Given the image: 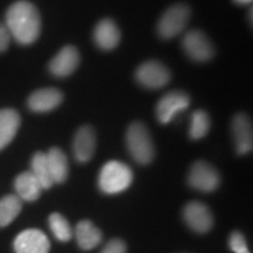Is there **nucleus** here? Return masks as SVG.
I'll list each match as a JSON object with an SVG mask.
<instances>
[{
    "mask_svg": "<svg viewBox=\"0 0 253 253\" xmlns=\"http://www.w3.org/2000/svg\"><path fill=\"white\" fill-rule=\"evenodd\" d=\"M5 26L20 45L36 42L41 32V17L37 6L27 0L13 2L6 11Z\"/></svg>",
    "mask_w": 253,
    "mask_h": 253,
    "instance_id": "f257e3e1",
    "label": "nucleus"
},
{
    "mask_svg": "<svg viewBox=\"0 0 253 253\" xmlns=\"http://www.w3.org/2000/svg\"><path fill=\"white\" fill-rule=\"evenodd\" d=\"M126 143L131 157L140 164H149L154 160L155 147L148 128L142 122H132L126 134Z\"/></svg>",
    "mask_w": 253,
    "mask_h": 253,
    "instance_id": "f03ea898",
    "label": "nucleus"
},
{
    "mask_svg": "<svg viewBox=\"0 0 253 253\" xmlns=\"http://www.w3.org/2000/svg\"><path fill=\"white\" fill-rule=\"evenodd\" d=\"M134 175L126 164L120 161H109L101 169L99 186L107 195H116L131 185Z\"/></svg>",
    "mask_w": 253,
    "mask_h": 253,
    "instance_id": "7ed1b4c3",
    "label": "nucleus"
},
{
    "mask_svg": "<svg viewBox=\"0 0 253 253\" xmlns=\"http://www.w3.org/2000/svg\"><path fill=\"white\" fill-rule=\"evenodd\" d=\"M190 17H191V9L188 5L176 4L170 6L158 21V36L167 40L179 36L185 30Z\"/></svg>",
    "mask_w": 253,
    "mask_h": 253,
    "instance_id": "20e7f679",
    "label": "nucleus"
},
{
    "mask_svg": "<svg viewBox=\"0 0 253 253\" xmlns=\"http://www.w3.org/2000/svg\"><path fill=\"white\" fill-rule=\"evenodd\" d=\"M136 80L148 89H160L169 84L171 74L162 62L156 60L145 61L136 69Z\"/></svg>",
    "mask_w": 253,
    "mask_h": 253,
    "instance_id": "39448f33",
    "label": "nucleus"
},
{
    "mask_svg": "<svg viewBox=\"0 0 253 253\" xmlns=\"http://www.w3.org/2000/svg\"><path fill=\"white\" fill-rule=\"evenodd\" d=\"M188 183L191 188L202 192H212L220 184L219 172L205 161H198L190 168Z\"/></svg>",
    "mask_w": 253,
    "mask_h": 253,
    "instance_id": "423d86ee",
    "label": "nucleus"
},
{
    "mask_svg": "<svg viewBox=\"0 0 253 253\" xmlns=\"http://www.w3.org/2000/svg\"><path fill=\"white\" fill-rule=\"evenodd\" d=\"M190 106L189 95L182 90H172L161 97L156 104V116L158 122L168 125Z\"/></svg>",
    "mask_w": 253,
    "mask_h": 253,
    "instance_id": "0eeeda50",
    "label": "nucleus"
},
{
    "mask_svg": "<svg viewBox=\"0 0 253 253\" xmlns=\"http://www.w3.org/2000/svg\"><path fill=\"white\" fill-rule=\"evenodd\" d=\"M182 47L185 54L196 62H207L214 54L212 42L205 33L198 30L189 31L183 37Z\"/></svg>",
    "mask_w": 253,
    "mask_h": 253,
    "instance_id": "6e6552de",
    "label": "nucleus"
},
{
    "mask_svg": "<svg viewBox=\"0 0 253 253\" xmlns=\"http://www.w3.org/2000/svg\"><path fill=\"white\" fill-rule=\"evenodd\" d=\"M13 248L15 253H48L50 243L42 231L28 229L15 237Z\"/></svg>",
    "mask_w": 253,
    "mask_h": 253,
    "instance_id": "1a4fd4ad",
    "label": "nucleus"
},
{
    "mask_svg": "<svg viewBox=\"0 0 253 253\" xmlns=\"http://www.w3.org/2000/svg\"><path fill=\"white\" fill-rule=\"evenodd\" d=\"M183 218L190 229L198 233H207L213 225V217L204 203L190 202L183 210Z\"/></svg>",
    "mask_w": 253,
    "mask_h": 253,
    "instance_id": "9d476101",
    "label": "nucleus"
},
{
    "mask_svg": "<svg viewBox=\"0 0 253 253\" xmlns=\"http://www.w3.org/2000/svg\"><path fill=\"white\" fill-rule=\"evenodd\" d=\"M233 142L238 155H246L251 153L253 148V130L252 122L246 114L238 113L232 119Z\"/></svg>",
    "mask_w": 253,
    "mask_h": 253,
    "instance_id": "9b49d317",
    "label": "nucleus"
},
{
    "mask_svg": "<svg viewBox=\"0 0 253 253\" xmlns=\"http://www.w3.org/2000/svg\"><path fill=\"white\" fill-rule=\"evenodd\" d=\"M80 63V54L77 47L65 46L49 62V72L54 77L66 78L73 74Z\"/></svg>",
    "mask_w": 253,
    "mask_h": 253,
    "instance_id": "f8f14e48",
    "label": "nucleus"
},
{
    "mask_svg": "<svg viewBox=\"0 0 253 253\" xmlns=\"http://www.w3.org/2000/svg\"><path fill=\"white\" fill-rule=\"evenodd\" d=\"M96 148V136L89 126H82L75 132L73 141V154L80 163H87L91 160Z\"/></svg>",
    "mask_w": 253,
    "mask_h": 253,
    "instance_id": "ddd939ff",
    "label": "nucleus"
},
{
    "mask_svg": "<svg viewBox=\"0 0 253 253\" xmlns=\"http://www.w3.org/2000/svg\"><path fill=\"white\" fill-rule=\"evenodd\" d=\"M63 95L56 88H42L31 94L28 97V108L34 113H48L58 108L62 103Z\"/></svg>",
    "mask_w": 253,
    "mask_h": 253,
    "instance_id": "4468645a",
    "label": "nucleus"
},
{
    "mask_svg": "<svg viewBox=\"0 0 253 253\" xmlns=\"http://www.w3.org/2000/svg\"><path fill=\"white\" fill-rule=\"evenodd\" d=\"M94 41L102 50H112L119 46L121 32L112 19H102L94 28Z\"/></svg>",
    "mask_w": 253,
    "mask_h": 253,
    "instance_id": "2eb2a0df",
    "label": "nucleus"
},
{
    "mask_svg": "<svg viewBox=\"0 0 253 253\" xmlns=\"http://www.w3.org/2000/svg\"><path fill=\"white\" fill-rule=\"evenodd\" d=\"M20 126V115L11 108L0 109V150L13 141Z\"/></svg>",
    "mask_w": 253,
    "mask_h": 253,
    "instance_id": "dca6fc26",
    "label": "nucleus"
},
{
    "mask_svg": "<svg viewBox=\"0 0 253 253\" xmlns=\"http://www.w3.org/2000/svg\"><path fill=\"white\" fill-rule=\"evenodd\" d=\"M75 238L79 248L89 251L96 248L102 240V232L90 220H81L75 227Z\"/></svg>",
    "mask_w": 253,
    "mask_h": 253,
    "instance_id": "f3484780",
    "label": "nucleus"
},
{
    "mask_svg": "<svg viewBox=\"0 0 253 253\" xmlns=\"http://www.w3.org/2000/svg\"><path fill=\"white\" fill-rule=\"evenodd\" d=\"M14 189L18 197L26 202L37 201L43 190L31 171H25L18 175L14 181Z\"/></svg>",
    "mask_w": 253,
    "mask_h": 253,
    "instance_id": "a211bd4d",
    "label": "nucleus"
},
{
    "mask_svg": "<svg viewBox=\"0 0 253 253\" xmlns=\"http://www.w3.org/2000/svg\"><path fill=\"white\" fill-rule=\"evenodd\" d=\"M47 163H48V168L50 171V176H52L53 182L63 183L67 179L69 173V167H68V160L65 153L59 148L53 147L48 150L46 154Z\"/></svg>",
    "mask_w": 253,
    "mask_h": 253,
    "instance_id": "6ab92c4d",
    "label": "nucleus"
},
{
    "mask_svg": "<svg viewBox=\"0 0 253 253\" xmlns=\"http://www.w3.org/2000/svg\"><path fill=\"white\" fill-rule=\"evenodd\" d=\"M23 209V201L17 195H7L0 199V227L9 225Z\"/></svg>",
    "mask_w": 253,
    "mask_h": 253,
    "instance_id": "aec40b11",
    "label": "nucleus"
},
{
    "mask_svg": "<svg viewBox=\"0 0 253 253\" xmlns=\"http://www.w3.org/2000/svg\"><path fill=\"white\" fill-rule=\"evenodd\" d=\"M31 172L38 179L42 189H49L54 184L45 153H36L33 155L31 161Z\"/></svg>",
    "mask_w": 253,
    "mask_h": 253,
    "instance_id": "412c9836",
    "label": "nucleus"
},
{
    "mask_svg": "<svg viewBox=\"0 0 253 253\" xmlns=\"http://www.w3.org/2000/svg\"><path fill=\"white\" fill-rule=\"evenodd\" d=\"M211 121L209 114L203 109H198L192 113L190 120L189 136L191 140H201L208 135L210 130Z\"/></svg>",
    "mask_w": 253,
    "mask_h": 253,
    "instance_id": "4be33fe9",
    "label": "nucleus"
},
{
    "mask_svg": "<svg viewBox=\"0 0 253 253\" xmlns=\"http://www.w3.org/2000/svg\"><path fill=\"white\" fill-rule=\"evenodd\" d=\"M49 229L54 237L60 242H69L73 237V230L71 227V224L66 219L62 214L58 212L52 213L48 218Z\"/></svg>",
    "mask_w": 253,
    "mask_h": 253,
    "instance_id": "5701e85b",
    "label": "nucleus"
},
{
    "mask_svg": "<svg viewBox=\"0 0 253 253\" xmlns=\"http://www.w3.org/2000/svg\"><path fill=\"white\" fill-rule=\"evenodd\" d=\"M229 246L235 253H251L248 248V243L244 235L239 231H235L231 233L229 238Z\"/></svg>",
    "mask_w": 253,
    "mask_h": 253,
    "instance_id": "b1692460",
    "label": "nucleus"
},
{
    "mask_svg": "<svg viewBox=\"0 0 253 253\" xmlns=\"http://www.w3.org/2000/svg\"><path fill=\"white\" fill-rule=\"evenodd\" d=\"M126 245L121 239H112L106 244L100 253H126Z\"/></svg>",
    "mask_w": 253,
    "mask_h": 253,
    "instance_id": "393cba45",
    "label": "nucleus"
},
{
    "mask_svg": "<svg viewBox=\"0 0 253 253\" xmlns=\"http://www.w3.org/2000/svg\"><path fill=\"white\" fill-rule=\"evenodd\" d=\"M11 42V36H9L7 28L4 24L0 23V53L5 52L8 48Z\"/></svg>",
    "mask_w": 253,
    "mask_h": 253,
    "instance_id": "a878e982",
    "label": "nucleus"
},
{
    "mask_svg": "<svg viewBox=\"0 0 253 253\" xmlns=\"http://www.w3.org/2000/svg\"><path fill=\"white\" fill-rule=\"evenodd\" d=\"M233 1L238 5H249V4H251L252 0H233Z\"/></svg>",
    "mask_w": 253,
    "mask_h": 253,
    "instance_id": "bb28decb",
    "label": "nucleus"
},
{
    "mask_svg": "<svg viewBox=\"0 0 253 253\" xmlns=\"http://www.w3.org/2000/svg\"><path fill=\"white\" fill-rule=\"evenodd\" d=\"M250 21L252 23V7L250 8Z\"/></svg>",
    "mask_w": 253,
    "mask_h": 253,
    "instance_id": "cd10ccee",
    "label": "nucleus"
}]
</instances>
